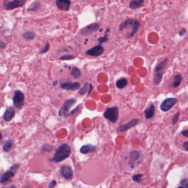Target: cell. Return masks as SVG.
Instances as JSON below:
<instances>
[{
	"label": "cell",
	"instance_id": "d6986e66",
	"mask_svg": "<svg viewBox=\"0 0 188 188\" xmlns=\"http://www.w3.org/2000/svg\"><path fill=\"white\" fill-rule=\"evenodd\" d=\"M140 155L139 152L137 151H131L129 154V158L131 160V163L134 165V163L136 162V161L139 159Z\"/></svg>",
	"mask_w": 188,
	"mask_h": 188
},
{
	"label": "cell",
	"instance_id": "7bdbcfd3",
	"mask_svg": "<svg viewBox=\"0 0 188 188\" xmlns=\"http://www.w3.org/2000/svg\"><path fill=\"white\" fill-rule=\"evenodd\" d=\"M178 188H184L183 187H179Z\"/></svg>",
	"mask_w": 188,
	"mask_h": 188
},
{
	"label": "cell",
	"instance_id": "f35d334b",
	"mask_svg": "<svg viewBox=\"0 0 188 188\" xmlns=\"http://www.w3.org/2000/svg\"><path fill=\"white\" fill-rule=\"evenodd\" d=\"M185 33V29H182L181 31H180V32H179V35H181V36H182L183 35H184V33Z\"/></svg>",
	"mask_w": 188,
	"mask_h": 188
},
{
	"label": "cell",
	"instance_id": "1f68e13d",
	"mask_svg": "<svg viewBox=\"0 0 188 188\" xmlns=\"http://www.w3.org/2000/svg\"><path fill=\"white\" fill-rule=\"evenodd\" d=\"M181 184L182 187L184 188H188V179H184L181 180Z\"/></svg>",
	"mask_w": 188,
	"mask_h": 188
},
{
	"label": "cell",
	"instance_id": "603a6c76",
	"mask_svg": "<svg viewBox=\"0 0 188 188\" xmlns=\"http://www.w3.org/2000/svg\"><path fill=\"white\" fill-rule=\"evenodd\" d=\"M23 38L25 40L27 41H30V40H33L35 38V34L33 32H31V31H28V32H25L23 35Z\"/></svg>",
	"mask_w": 188,
	"mask_h": 188
},
{
	"label": "cell",
	"instance_id": "4fadbf2b",
	"mask_svg": "<svg viewBox=\"0 0 188 188\" xmlns=\"http://www.w3.org/2000/svg\"><path fill=\"white\" fill-rule=\"evenodd\" d=\"M60 174L66 179H71L73 177V171L70 166L65 165L61 168Z\"/></svg>",
	"mask_w": 188,
	"mask_h": 188
},
{
	"label": "cell",
	"instance_id": "30bf717a",
	"mask_svg": "<svg viewBox=\"0 0 188 188\" xmlns=\"http://www.w3.org/2000/svg\"><path fill=\"white\" fill-rule=\"evenodd\" d=\"M178 100L175 98H168L164 100L161 105V109L164 112H167L170 110L172 106L177 103Z\"/></svg>",
	"mask_w": 188,
	"mask_h": 188
},
{
	"label": "cell",
	"instance_id": "d590c367",
	"mask_svg": "<svg viewBox=\"0 0 188 188\" xmlns=\"http://www.w3.org/2000/svg\"><path fill=\"white\" fill-rule=\"evenodd\" d=\"M182 134L183 136H184L185 137L188 138V129L187 130H184V131H182Z\"/></svg>",
	"mask_w": 188,
	"mask_h": 188
},
{
	"label": "cell",
	"instance_id": "2e32d148",
	"mask_svg": "<svg viewBox=\"0 0 188 188\" xmlns=\"http://www.w3.org/2000/svg\"><path fill=\"white\" fill-rule=\"evenodd\" d=\"M144 0H132L129 4V7L132 9H136L141 7L144 3Z\"/></svg>",
	"mask_w": 188,
	"mask_h": 188
},
{
	"label": "cell",
	"instance_id": "ab89813d",
	"mask_svg": "<svg viewBox=\"0 0 188 188\" xmlns=\"http://www.w3.org/2000/svg\"><path fill=\"white\" fill-rule=\"evenodd\" d=\"M57 84V81H56L55 82H53V86H56Z\"/></svg>",
	"mask_w": 188,
	"mask_h": 188
},
{
	"label": "cell",
	"instance_id": "7402d4cb",
	"mask_svg": "<svg viewBox=\"0 0 188 188\" xmlns=\"http://www.w3.org/2000/svg\"><path fill=\"white\" fill-rule=\"evenodd\" d=\"M81 72L78 68L76 67H74L72 68L71 71V75L74 78H79L81 77Z\"/></svg>",
	"mask_w": 188,
	"mask_h": 188
},
{
	"label": "cell",
	"instance_id": "8992f818",
	"mask_svg": "<svg viewBox=\"0 0 188 188\" xmlns=\"http://www.w3.org/2000/svg\"><path fill=\"white\" fill-rule=\"evenodd\" d=\"M25 2L26 1L23 0H14L13 1H5L3 2V6L7 10L13 9L24 6Z\"/></svg>",
	"mask_w": 188,
	"mask_h": 188
},
{
	"label": "cell",
	"instance_id": "cb8c5ba5",
	"mask_svg": "<svg viewBox=\"0 0 188 188\" xmlns=\"http://www.w3.org/2000/svg\"><path fill=\"white\" fill-rule=\"evenodd\" d=\"M181 81H182V77L179 74L176 75L174 77V80L173 82V87H178L180 85Z\"/></svg>",
	"mask_w": 188,
	"mask_h": 188
},
{
	"label": "cell",
	"instance_id": "9a60e30c",
	"mask_svg": "<svg viewBox=\"0 0 188 188\" xmlns=\"http://www.w3.org/2000/svg\"><path fill=\"white\" fill-rule=\"evenodd\" d=\"M15 115V109L12 107H9L6 110L4 114L3 119L6 122H9L13 118Z\"/></svg>",
	"mask_w": 188,
	"mask_h": 188
},
{
	"label": "cell",
	"instance_id": "836d02e7",
	"mask_svg": "<svg viewBox=\"0 0 188 188\" xmlns=\"http://www.w3.org/2000/svg\"><path fill=\"white\" fill-rule=\"evenodd\" d=\"M56 185V180H52L49 184V188H53Z\"/></svg>",
	"mask_w": 188,
	"mask_h": 188
},
{
	"label": "cell",
	"instance_id": "5bb4252c",
	"mask_svg": "<svg viewBox=\"0 0 188 188\" xmlns=\"http://www.w3.org/2000/svg\"><path fill=\"white\" fill-rule=\"evenodd\" d=\"M55 3L58 8L60 10L65 11L69 10L71 3L69 0H57L55 1Z\"/></svg>",
	"mask_w": 188,
	"mask_h": 188
},
{
	"label": "cell",
	"instance_id": "7c38bea8",
	"mask_svg": "<svg viewBox=\"0 0 188 188\" xmlns=\"http://www.w3.org/2000/svg\"><path fill=\"white\" fill-rule=\"evenodd\" d=\"M61 87L65 90H76L80 89V84L79 82H67L63 83L61 84Z\"/></svg>",
	"mask_w": 188,
	"mask_h": 188
},
{
	"label": "cell",
	"instance_id": "277c9868",
	"mask_svg": "<svg viewBox=\"0 0 188 188\" xmlns=\"http://www.w3.org/2000/svg\"><path fill=\"white\" fill-rule=\"evenodd\" d=\"M25 97L23 93L19 90L15 92V94L13 97V105L16 108L20 109L24 103Z\"/></svg>",
	"mask_w": 188,
	"mask_h": 188
},
{
	"label": "cell",
	"instance_id": "60d3db41",
	"mask_svg": "<svg viewBox=\"0 0 188 188\" xmlns=\"http://www.w3.org/2000/svg\"><path fill=\"white\" fill-rule=\"evenodd\" d=\"M16 188V186H15V185H12V186H11V187H9V188Z\"/></svg>",
	"mask_w": 188,
	"mask_h": 188
},
{
	"label": "cell",
	"instance_id": "44dd1931",
	"mask_svg": "<svg viewBox=\"0 0 188 188\" xmlns=\"http://www.w3.org/2000/svg\"><path fill=\"white\" fill-rule=\"evenodd\" d=\"M128 84V81L125 78H122L118 80L116 83L115 86L119 89H123Z\"/></svg>",
	"mask_w": 188,
	"mask_h": 188
},
{
	"label": "cell",
	"instance_id": "9c48e42d",
	"mask_svg": "<svg viewBox=\"0 0 188 188\" xmlns=\"http://www.w3.org/2000/svg\"><path fill=\"white\" fill-rule=\"evenodd\" d=\"M100 27V25L98 23H94L86 26L80 30V33L83 35H88L92 33L98 31Z\"/></svg>",
	"mask_w": 188,
	"mask_h": 188
},
{
	"label": "cell",
	"instance_id": "f546056e",
	"mask_svg": "<svg viewBox=\"0 0 188 188\" xmlns=\"http://www.w3.org/2000/svg\"><path fill=\"white\" fill-rule=\"evenodd\" d=\"M142 176H143V175L141 174H136L133 177V180L135 181H137V182H139L141 179V178L142 177Z\"/></svg>",
	"mask_w": 188,
	"mask_h": 188
},
{
	"label": "cell",
	"instance_id": "8d00e7d4",
	"mask_svg": "<svg viewBox=\"0 0 188 188\" xmlns=\"http://www.w3.org/2000/svg\"><path fill=\"white\" fill-rule=\"evenodd\" d=\"M183 146L184 147V148L187 150V151H188V141H187V142H185L183 144Z\"/></svg>",
	"mask_w": 188,
	"mask_h": 188
},
{
	"label": "cell",
	"instance_id": "e0dca14e",
	"mask_svg": "<svg viewBox=\"0 0 188 188\" xmlns=\"http://www.w3.org/2000/svg\"><path fill=\"white\" fill-rule=\"evenodd\" d=\"M96 149V147L94 146L88 145L82 146L80 149V152L82 154H87L94 152Z\"/></svg>",
	"mask_w": 188,
	"mask_h": 188
},
{
	"label": "cell",
	"instance_id": "d6a6232c",
	"mask_svg": "<svg viewBox=\"0 0 188 188\" xmlns=\"http://www.w3.org/2000/svg\"><path fill=\"white\" fill-rule=\"evenodd\" d=\"M179 114H180V113H179V112H178L173 116V124L177 123V122L178 121V120L179 119Z\"/></svg>",
	"mask_w": 188,
	"mask_h": 188
},
{
	"label": "cell",
	"instance_id": "6da1fadb",
	"mask_svg": "<svg viewBox=\"0 0 188 188\" xmlns=\"http://www.w3.org/2000/svg\"><path fill=\"white\" fill-rule=\"evenodd\" d=\"M140 27V23L138 20L133 18H129L119 25V31L122 32L124 30L129 29V32L126 34V37L127 38H131L138 32Z\"/></svg>",
	"mask_w": 188,
	"mask_h": 188
},
{
	"label": "cell",
	"instance_id": "b9f144b4",
	"mask_svg": "<svg viewBox=\"0 0 188 188\" xmlns=\"http://www.w3.org/2000/svg\"><path fill=\"white\" fill-rule=\"evenodd\" d=\"M2 139V134L0 132V140Z\"/></svg>",
	"mask_w": 188,
	"mask_h": 188
},
{
	"label": "cell",
	"instance_id": "ba28073f",
	"mask_svg": "<svg viewBox=\"0 0 188 188\" xmlns=\"http://www.w3.org/2000/svg\"><path fill=\"white\" fill-rule=\"evenodd\" d=\"M105 49L104 48L100 45H97L92 48L89 49L85 51V54L89 56H98L102 54L104 52Z\"/></svg>",
	"mask_w": 188,
	"mask_h": 188
},
{
	"label": "cell",
	"instance_id": "7a4b0ae2",
	"mask_svg": "<svg viewBox=\"0 0 188 188\" xmlns=\"http://www.w3.org/2000/svg\"><path fill=\"white\" fill-rule=\"evenodd\" d=\"M71 153V149L66 143H63L58 147L53 155V161L55 163L61 162L68 158Z\"/></svg>",
	"mask_w": 188,
	"mask_h": 188
},
{
	"label": "cell",
	"instance_id": "e575fe53",
	"mask_svg": "<svg viewBox=\"0 0 188 188\" xmlns=\"http://www.w3.org/2000/svg\"><path fill=\"white\" fill-rule=\"evenodd\" d=\"M92 90H93V86H92V85L91 84H90V83L89 84V90H88V95L90 94Z\"/></svg>",
	"mask_w": 188,
	"mask_h": 188
},
{
	"label": "cell",
	"instance_id": "ffe728a7",
	"mask_svg": "<svg viewBox=\"0 0 188 188\" xmlns=\"http://www.w3.org/2000/svg\"><path fill=\"white\" fill-rule=\"evenodd\" d=\"M167 61H168V58H165L163 61H162L161 63H160L158 65L156 68L155 72L156 74L164 73V72H161L162 71H164V68H165L166 66L167 65Z\"/></svg>",
	"mask_w": 188,
	"mask_h": 188
},
{
	"label": "cell",
	"instance_id": "ac0fdd59",
	"mask_svg": "<svg viewBox=\"0 0 188 188\" xmlns=\"http://www.w3.org/2000/svg\"><path fill=\"white\" fill-rule=\"evenodd\" d=\"M155 113V106L154 105H151L149 108L145 109V118L147 119H151Z\"/></svg>",
	"mask_w": 188,
	"mask_h": 188
},
{
	"label": "cell",
	"instance_id": "52a82bcc",
	"mask_svg": "<svg viewBox=\"0 0 188 188\" xmlns=\"http://www.w3.org/2000/svg\"><path fill=\"white\" fill-rule=\"evenodd\" d=\"M18 167H19L18 165H15L13 167H12L9 171L4 173L2 176L1 177L0 182L1 183H4L7 182L10 179H11L15 175L16 171L18 169Z\"/></svg>",
	"mask_w": 188,
	"mask_h": 188
},
{
	"label": "cell",
	"instance_id": "484cf974",
	"mask_svg": "<svg viewBox=\"0 0 188 188\" xmlns=\"http://www.w3.org/2000/svg\"><path fill=\"white\" fill-rule=\"evenodd\" d=\"M89 84L88 83H85L83 87H82L81 88L79 89V90L78 91V93L80 95H84L86 92L88 90H89L88 88V86H89Z\"/></svg>",
	"mask_w": 188,
	"mask_h": 188
},
{
	"label": "cell",
	"instance_id": "d4e9b609",
	"mask_svg": "<svg viewBox=\"0 0 188 188\" xmlns=\"http://www.w3.org/2000/svg\"><path fill=\"white\" fill-rule=\"evenodd\" d=\"M109 31H110L109 29L107 30L105 36L100 37V38H98V43H99V45H101V44H102V43H106L107 41H108V34H107V32H108Z\"/></svg>",
	"mask_w": 188,
	"mask_h": 188
},
{
	"label": "cell",
	"instance_id": "4dcf8cb0",
	"mask_svg": "<svg viewBox=\"0 0 188 188\" xmlns=\"http://www.w3.org/2000/svg\"><path fill=\"white\" fill-rule=\"evenodd\" d=\"M40 6H41L40 3H37L35 5L33 6V7L29 8V9L30 10V11H36L37 10H38L40 8Z\"/></svg>",
	"mask_w": 188,
	"mask_h": 188
},
{
	"label": "cell",
	"instance_id": "83f0119b",
	"mask_svg": "<svg viewBox=\"0 0 188 188\" xmlns=\"http://www.w3.org/2000/svg\"><path fill=\"white\" fill-rule=\"evenodd\" d=\"M76 57L75 56L73 55H65L64 56H62L61 57H59V59L60 60H72L74 59Z\"/></svg>",
	"mask_w": 188,
	"mask_h": 188
},
{
	"label": "cell",
	"instance_id": "4316f807",
	"mask_svg": "<svg viewBox=\"0 0 188 188\" xmlns=\"http://www.w3.org/2000/svg\"><path fill=\"white\" fill-rule=\"evenodd\" d=\"M13 146V142L12 141H8L5 143V145L3 146V149L5 152H8L11 148Z\"/></svg>",
	"mask_w": 188,
	"mask_h": 188
},
{
	"label": "cell",
	"instance_id": "3957f363",
	"mask_svg": "<svg viewBox=\"0 0 188 188\" xmlns=\"http://www.w3.org/2000/svg\"><path fill=\"white\" fill-rule=\"evenodd\" d=\"M119 110L118 108L116 106L107 108L104 113V118L113 124L117 122Z\"/></svg>",
	"mask_w": 188,
	"mask_h": 188
},
{
	"label": "cell",
	"instance_id": "5b68a950",
	"mask_svg": "<svg viewBox=\"0 0 188 188\" xmlns=\"http://www.w3.org/2000/svg\"><path fill=\"white\" fill-rule=\"evenodd\" d=\"M76 102V99L75 98H71L69 99L65 100L64 102L63 106L61 108L60 110L59 111V115L60 116H68V112L69 109L74 105Z\"/></svg>",
	"mask_w": 188,
	"mask_h": 188
},
{
	"label": "cell",
	"instance_id": "74e56055",
	"mask_svg": "<svg viewBox=\"0 0 188 188\" xmlns=\"http://www.w3.org/2000/svg\"><path fill=\"white\" fill-rule=\"evenodd\" d=\"M5 47V44L3 43V42L0 43V49H3Z\"/></svg>",
	"mask_w": 188,
	"mask_h": 188
},
{
	"label": "cell",
	"instance_id": "8fae6325",
	"mask_svg": "<svg viewBox=\"0 0 188 188\" xmlns=\"http://www.w3.org/2000/svg\"><path fill=\"white\" fill-rule=\"evenodd\" d=\"M139 120L138 119H134L131 120V122H129V123L119 126L117 129V131L118 132L127 131L128 129L136 126L139 123Z\"/></svg>",
	"mask_w": 188,
	"mask_h": 188
},
{
	"label": "cell",
	"instance_id": "f1b7e54d",
	"mask_svg": "<svg viewBox=\"0 0 188 188\" xmlns=\"http://www.w3.org/2000/svg\"><path fill=\"white\" fill-rule=\"evenodd\" d=\"M49 48V43H46V44L45 45V46L44 47H42L40 50V53L41 54H43V53H45L46 52Z\"/></svg>",
	"mask_w": 188,
	"mask_h": 188
}]
</instances>
